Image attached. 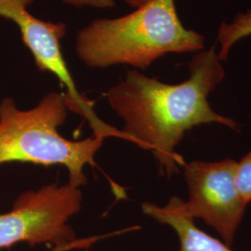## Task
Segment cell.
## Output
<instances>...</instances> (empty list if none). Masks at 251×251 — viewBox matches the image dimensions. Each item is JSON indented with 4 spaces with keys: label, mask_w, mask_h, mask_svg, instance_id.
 I'll return each instance as SVG.
<instances>
[{
    "label": "cell",
    "mask_w": 251,
    "mask_h": 251,
    "mask_svg": "<svg viewBox=\"0 0 251 251\" xmlns=\"http://www.w3.org/2000/svg\"><path fill=\"white\" fill-rule=\"evenodd\" d=\"M34 0H0V17L13 22L18 26L24 44L32 54L36 67L52 74L65 89L69 111L83 117L91 129L102 124L93 107V102L77 90L62 50V40L66 35L64 23L47 22L36 18L28 8Z\"/></svg>",
    "instance_id": "6"
},
{
    "label": "cell",
    "mask_w": 251,
    "mask_h": 251,
    "mask_svg": "<svg viewBox=\"0 0 251 251\" xmlns=\"http://www.w3.org/2000/svg\"><path fill=\"white\" fill-rule=\"evenodd\" d=\"M75 50L90 68L145 70L167 54L205 50V36L182 25L175 0H149L124 16L93 20L77 32Z\"/></svg>",
    "instance_id": "2"
},
{
    "label": "cell",
    "mask_w": 251,
    "mask_h": 251,
    "mask_svg": "<svg viewBox=\"0 0 251 251\" xmlns=\"http://www.w3.org/2000/svg\"><path fill=\"white\" fill-rule=\"evenodd\" d=\"M81 202L80 188L69 183L20 194L11 209L0 214V250L18 243L56 247L75 241L77 237L68 222L79 212Z\"/></svg>",
    "instance_id": "4"
},
{
    "label": "cell",
    "mask_w": 251,
    "mask_h": 251,
    "mask_svg": "<svg viewBox=\"0 0 251 251\" xmlns=\"http://www.w3.org/2000/svg\"><path fill=\"white\" fill-rule=\"evenodd\" d=\"M225 77V68L212 47L194 55L188 78L179 84H167L132 69L105 96L123 119L122 131L128 142L151 151L160 172L171 177L185 164L175 149L188 130L211 123L237 128L233 119L216 113L207 100Z\"/></svg>",
    "instance_id": "1"
},
{
    "label": "cell",
    "mask_w": 251,
    "mask_h": 251,
    "mask_svg": "<svg viewBox=\"0 0 251 251\" xmlns=\"http://www.w3.org/2000/svg\"><path fill=\"white\" fill-rule=\"evenodd\" d=\"M142 210L161 225L171 226L179 240L178 251H234L232 247L199 229L185 209L184 201L177 197L171 198L169 203L159 206L144 202Z\"/></svg>",
    "instance_id": "7"
},
{
    "label": "cell",
    "mask_w": 251,
    "mask_h": 251,
    "mask_svg": "<svg viewBox=\"0 0 251 251\" xmlns=\"http://www.w3.org/2000/svg\"><path fill=\"white\" fill-rule=\"evenodd\" d=\"M124 1L129 7L133 8V9H137V8L143 6L146 2H148L149 0H124Z\"/></svg>",
    "instance_id": "12"
},
{
    "label": "cell",
    "mask_w": 251,
    "mask_h": 251,
    "mask_svg": "<svg viewBox=\"0 0 251 251\" xmlns=\"http://www.w3.org/2000/svg\"><path fill=\"white\" fill-rule=\"evenodd\" d=\"M64 4L75 8L112 9L116 6L115 0H62Z\"/></svg>",
    "instance_id": "11"
},
{
    "label": "cell",
    "mask_w": 251,
    "mask_h": 251,
    "mask_svg": "<svg viewBox=\"0 0 251 251\" xmlns=\"http://www.w3.org/2000/svg\"><path fill=\"white\" fill-rule=\"evenodd\" d=\"M129 231H130L129 228H126L124 230L104 233V234H100V235H91V236H88V237L76 238L73 242L53 247V249H51L50 251H73L89 250L93 245H95L96 243L99 242L100 240H103V239H106V238H109L111 236H115V235L121 234V233H124L126 232H129Z\"/></svg>",
    "instance_id": "10"
},
{
    "label": "cell",
    "mask_w": 251,
    "mask_h": 251,
    "mask_svg": "<svg viewBox=\"0 0 251 251\" xmlns=\"http://www.w3.org/2000/svg\"><path fill=\"white\" fill-rule=\"evenodd\" d=\"M234 179L240 197L248 205L251 202V151L236 162Z\"/></svg>",
    "instance_id": "9"
},
{
    "label": "cell",
    "mask_w": 251,
    "mask_h": 251,
    "mask_svg": "<svg viewBox=\"0 0 251 251\" xmlns=\"http://www.w3.org/2000/svg\"><path fill=\"white\" fill-rule=\"evenodd\" d=\"M251 36V9L238 13L230 23H222L217 34L218 51L222 62H226L233 46L243 38Z\"/></svg>",
    "instance_id": "8"
},
{
    "label": "cell",
    "mask_w": 251,
    "mask_h": 251,
    "mask_svg": "<svg viewBox=\"0 0 251 251\" xmlns=\"http://www.w3.org/2000/svg\"><path fill=\"white\" fill-rule=\"evenodd\" d=\"M69 109L63 92L51 91L35 107L23 110L15 100L0 101V166L30 163L37 166H63L69 174L68 183L76 188L88 182L84 169L95 166V155L103 144L102 138L72 141L59 132Z\"/></svg>",
    "instance_id": "3"
},
{
    "label": "cell",
    "mask_w": 251,
    "mask_h": 251,
    "mask_svg": "<svg viewBox=\"0 0 251 251\" xmlns=\"http://www.w3.org/2000/svg\"><path fill=\"white\" fill-rule=\"evenodd\" d=\"M236 162L233 158H225L183 165L189 191L188 201L184 202L187 213L193 219H202L230 247L233 246L247 207L235 184Z\"/></svg>",
    "instance_id": "5"
}]
</instances>
